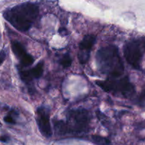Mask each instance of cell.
<instances>
[{"mask_svg":"<svg viewBox=\"0 0 145 145\" xmlns=\"http://www.w3.org/2000/svg\"><path fill=\"white\" fill-rule=\"evenodd\" d=\"M38 14L39 9L36 4L25 2L6 10L4 17L16 29L26 32L31 28Z\"/></svg>","mask_w":145,"mask_h":145,"instance_id":"obj_1","label":"cell"},{"mask_svg":"<svg viewBox=\"0 0 145 145\" xmlns=\"http://www.w3.org/2000/svg\"><path fill=\"white\" fill-rule=\"evenodd\" d=\"M96 65L101 73L108 78H118L124 73V65L114 45H108L99 49L96 56Z\"/></svg>","mask_w":145,"mask_h":145,"instance_id":"obj_2","label":"cell"},{"mask_svg":"<svg viewBox=\"0 0 145 145\" xmlns=\"http://www.w3.org/2000/svg\"><path fill=\"white\" fill-rule=\"evenodd\" d=\"M96 84L105 91L116 96H122L128 99L135 93V88L127 76L121 79L108 78L104 81H96Z\"/></svg>","mask_w":145,"mask_h":145,"instance_id":"obj_3","label":"cell"},{"mask_svg":"<svg viewBox=\"0 0 145 145\" xmlns=\"http://www.w3.org/2000/svg\"><path fill=\"white\" fill-rule=\"evenodd\" d=\"M66 123L68 134H80L89 130L91 117L85 109L79 108L68 112Z\"/></svg>","mask_w":145,"mask_h":145,"instance_id":"obj_4","label":"cell"},{"mask_svg":"<svg viewBox=\"0 0 145 145\" xmlns=\"http://www.w3.org/2000/svg\"><path fill=\"white\" fill-rule=\"evenodd\" d=\"M124 56L133 68L140 69L145 54V38H135L128 41L124 46Z\"/></svg>","mask_w":145,"mask_h":145,"instance_id":"obj_5","label":"cell"},{"mask_svg":"<svg viewBox=\"0 0 145 145\" xmlns=\"http://www.w3.org/2000/svg\"><path fill=\"white\" fill-rule=\"evenodd\" d=\"M36 122L40 132L44 137H52V131L50 123V113L45 107H40L36 110Z\"/></svg>","mask_w":145,"mask_h":145,"instance_id":"obj_6","label":"cell"},{"mask_svg":"<svg viewBox=\"0 0 145 145\" xmlns=\"http://www.w3.org/2000/svg\"><path fill=\"white\" fill-rule=\"evenodd\" d=\"M96 42V38L91 35L84 37L79 43V50L78 52V59L81 64H86L90 57L91 50Z\"/></svg>","mask_w":145,"mask_h":145,"instance_id":"obj_7","label":"cell"},{"mask_svg":"<svg viewBox=\"0 0 145 145\" xmlns=\"http://www.w3.org/2000/svg\"><path fill=\"white\" fill-rule=\"evenodd\" d=\"M11 49H12V51L15 56L19 59V61L22 60L28 54V52H26L22 44L18 42V41H12L11 42Z\"/></svg>","mask_w":145,"mask_h":145,"instance_id":"obj_8","label":"cell"},{"mask_svg":"<svg viewBox=\"0 0 145 145\" xmlns=\"http://www.w3.org/2000/svg\"><path fill=\"white\" fill-rule=\"evenodd\" d=\"M43 62H40L35 67L30 69V72L33 79H39L42 76V72H43Z\"/></svg>","mask_w":145,"mask_h":145,"instance_id":"obj_9","label":"cell"},{"mask_svg":"<svg viewBox=\"0 0 145 145\" xmlns=\"http://www.w3.org/2000/svg\"><path fill=\"white\" fill-rule=\"evenodd\" d=\"M18 72H19L20 77H21V79L25 84H29L31 83L33 81V78L32 75H31V72H30V69H28V70H24V69H19L18 70Z\"/></svg>","mask_w":145,"mask_h":145,"instance_id":"obj_10","label":"cell"},{"mask_svg":"<svg viewBox=\"0 0 145 145\" xmlns=\"http://www.w3.org/2000/svg\"><path fill=\"white\" fill-rule=\"evenodd\" d=\"M91 140L93 143L97 145H110V142L108 139L97 135H92Z\"/></svg>","mask_w":145,"mask_h":145,"instance_id":"obj_11","label":"cell"},{"mask_svg":"<svg viewBox=\"0 0 145 145\" xmlns=\"http://www.w3.org/2000/svg\"><path fill=\"white\" fill-rule=\"evenodd\" d=\"M59 62H60L61 65L63 67L67 68L69 67H70L71 65H72V59L69 54H66V55H65L61 58L60 60H59Z\"/></svg>","mask_w":145,"mask_h":145,"instance_id":"obj_12","label":"cell"},{"mask_svg":"<svg viewBox=\"0 0 145 145\" xmlns=\"http://www.w3.org/2000/svg\"><path fill=\"white\" fill-rule=\"evenodd\" d=\"M138 104L141 107H145V89L142 91L138 98Z\"/></svg>","mask_w":145,"mask_h":145,"instance_id":"obj_13","label":"cell"},{"mask_svg":"<svg viewBox=\"0 0 145 145\" xmlns=\"http://www.w3.org/2000/svg\"><path fill=\"white\" fill-rule=\"evenodd\" d=\"M4 121L7 123H10V124H15V121H14V118H13L11 116H6V117H4Z\"/></svg>","mask_w":145,"mask_h":145,"instance_id":"obj_14","label":"cell"},{"mask_svg":"<svg viewBox=\"0 0 145 145\" xmlns=\"http://www.w3.org/2000/svg\"><path fill=\"white\" fill-rule=\"evenodd\" d=\"M6 59V53L4 50L0 51V65H2Z\"/></svg>","mask_w":145,"mask_h":145,"instance_id":"obj_15","label":"cell"},{"mask_svg":"<svg viewBox=\"0 0 145 145\" xmlns=\"http://www.w3.org/2000/svg\"><path fill=\"white\" fill-rule=\"evenodd\" d=\"M59 33L62 35H66L67 33V31L65 28H60L59 30Z\"/></svg>","mask_w":145,"mask_h":145,"instance_id":"obj_16","label":"cell"},{"mask_svg":"<svg viewBox=\"0 0 145 145\" xmlns=\"http://www.w3.org/2000/svg\"><path fill=\"white\" fill-rule=\"evenodd\" d=\"M0 140H1V142H7L8 140V137H7V136H1V137H0Z\"/></svg>","mask_w":145,"mask_h":145,"instance_id":"obj_17","label":"cell"}]
</instances>
